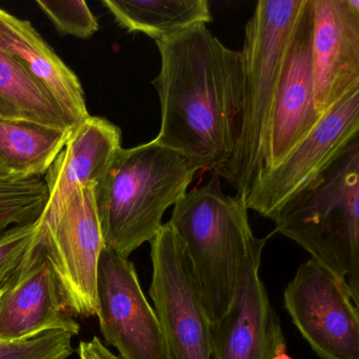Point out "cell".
I'll use <instances>...</instances> for the list:
<instances>
[{
  "instance_id": "obj_15",
  "label": "cell",
  "mask_w": 359,
  "mask_h": 359,
  "mask_svg": "<svg viewBox=\"0 0 359 359\" xmlns=\"http://www.w3.org/2000/svg\"><path fill=\"white\" fill-rule=\"evenodd\" d=\"M121 149V129L108 119L90 115L76 125L43 177L48 201L41 222L55 219L79 189L100 184Z\"/></svg>"
},
{
  "instance_id": "obj_1",
  "label": "cell",
  "mask_w": 359,
  "mask_h": 359,
  "mask_svg": "<svg viewBox=\"0 0 359 359\" xmlns=\"http://www.w3.org/2000/svg\"><path fill=\"white\" fill-rule=\"evenodd\" d=\"M161 126L154 142L196 169L214 170L232 156L241 109V52L229 49L207 25L156 41Z\"/></svg>"
},
{
  "instance_id": "obj_6",
  "label": "cell",
  "mask_w": 359,
  "mask_h": 359,
  "mask_svg": "<svg viewBox=\"0 0 359 359\" xmlns=\"http://www.w3.org/2000/svg\"><path fill=\"white\" fill-rule=\"evenodd\" d=\"M94 188L83 187L73 193L52 222L39 219L35 241L55 273L69 310L83 318L97 313L98 262L104 249Z\"/></svg>"
},
{
  "instance_id": "obj_10",
  "label": "cell",
  "mask_w": 359,
  "mask_h": 359,
  "mask_svg": "<svg viewBox=\"0 0 359 359\" xmlns=\"http://www.w3.org/2000/svg\"><path fill=\"white\" fill-rule=\"evenodd\" d=\"M96 291L100 332L121 359H168L158 319L129 258L104 247Z\"/></svg>"
},
{
  "instance_id": "obj_19",
  "label": "cell",
  "mask_w": 359,
  "mask_h": 359,
  "mask_svg": "<svg viewBox=\"0 0 359 359\" xmlns=\"http://www.w3.org/2000/svg\"><path fill=\"white\" fill-rule=\"evenodd\" d=\"M74 129L0 121V157L15 180L43 178Z\"/></svg>"
},
{
  "instance_id": "obj_12",
  "label": "cell",
  "mask_w": 359,
  "mask_h": 359,
  "mask_svg": "<svg viewBox=\"0 0 359 359\" xmlns=\"http://www.w3.org/2000/svg\"><path fill=\"white\" fill-rule=\"evenodd\" d=\"M315 107L325 116L359 89L358 0H311Z\"/></svg>"
},
{
  "instance_id": "obj_23",
  "label": "cell",
  "mask_w": 359,
  "mask_h": 359,
  "mask_svg": "<svg viewBox=\"0 0 359 359\" xmlns=\"http://www.w3.org/2000/svg\"><path fill=\"white\" fill-rule=\"evenodd\" d=\"M74 336L54 331L22 342L0 341V359H70Z\"/></svg>"
},
{
  "instance_id": "obj_2",
  "label": "cell",
  "mask_w": 359,
  "mask_h": 359,
  "mask_svg": "<svg viewBox=\"0 0 359 359\" xmlns=\"http://www.w3.org/2000/svg\"><path fill=\"white\" fill-rule=\"evenodd\" d=\"M306 0H260L245 29L237 137L232 156L215 170L245 199L264 167L273 110L290 43Z\"/></svg>"
},
{
  "instance_id": "obj_4",
  "label": "cell",
  "mask_w": 359,
  "mask_h": 359,
  "mask_svg": "<svg viewBox=\"0 0 359 359\" xmlns=\"http://www.w3.org/2000/svg\"><path fill=\"white\" fill-rule=\"evenodd\" d=\"M275 232L346 283L359 302V140L270 218Z\"/></svg>"
},
{
  "instance_id": "obj_9",
  "label": "cell",
  "mask_w": 359,
  "mask_h": 359,
  "mask_svg": "<svg viewBox=\"0 0 359 359\" xmlns=\"http://www.w3.org/2000/svg\"><path fill=\"white\" fill-rule=\"evenodd\" d=\"M358 131L357 89L327 112L278 167L258 174L245 197L248 210L270 219L285 201L323 174L358 137Z\"/></svg>"
},
{
  "instance_id": "obj_8",
  "label": "cell",
  "mask_w": 359,
  "mask_h": 359,
  "mask_svg": "<svg viewBox=\"0 0 359 359\" xmlns=\"http://www.w3.org/2000/svg\"><path fill=\"white\" fill-rule=\"evenodd\" d=\"M294 325L321 359H359V302L350 287L311 258L283 292Z\"/></svg>"
},
{
  "instance_id": "obj_17",
  "label": "cell",
  "mask_w": 359,
  "mask_h": 359,
  "mask_svg": "<svg viewBox=\"0 0 359 359\" xmlns=\"http://www.w3.org/2000/svg\"><path fill=\"white\" fill-rule=\"evenodd\" d=\"M121 28L155 43L213 20L207 0H102Z\"/></svg>"
},
{
  "instance_id": "obj_5",
  "label": "cell",
  "mask_w": 359,
  "mask_h": 359,
  "mask_svg": "<svg viewBox=\"0 0 359 359\" xmlns=\"http://www.w3.org/2000/svg\"><path fill=\"white\" fill-rule=\"evenodd\" d=\"M248 211L245 199L222 193L217 175L174 205L169 222L186 252L210 323L228 310L256 239Z\"/></svg>"
},
{
  "instance_id": "obj_26",
  "label": "cell",
  "mask_w": 359,
  "mask_h": 359,
  "mask_svg": "<svg viewBox=\"0 0 359 359\" xmlns=\"http://www.w3.org/2000/svg\"><path fill=\"white\" fill-rule=\"evenodd\" d=\"M273 359H293L289 354H287V351H283V352L277 353L275 355L274 358Z\"/></svg>"
},
{
  "instance_id": "obj_21",
  "label": "cell",
  "mask_w": 359,
  "mask_h": 359,
  "mask_svg": "<svg viewBox=\"0 0 359 359\" xmlns=\"http://www.w3.org/2000/svg\"><path fill=\"white\" fill-rule=\"evenodd\" d=\"M39 219L13 226L0 235V297L26 264L34 247Z\"/></svg>"
},
{
  "instance_id": "obj_22",
  "label": "cell",
  "mask_w": 359,
  "mask_h": 359,
  "mask_svg": "<svg viewBox=\"0 0 359 359\" xmlns=\"http://www.w3.org/2000/svg\"><path fill=\"white\" fill-rule=\"evenodd\" d=\"M36 5L62 34L85 39L93 36L100 29L97 20L87 3L81 0H39Z\"/></svg>"
},
{
  "instance_id": "obj_11",
  "label": "cell",
  "mask_w": 359,
  "mask_h": 359,
  "mask_svg": "<svg viewBox=\"0 0 359 359\" xmlns=\"http://www.w3.org/2000/svg\"><path fill=\"white\" fill-rule=\"evenodd\" d=\"M268 238L250 247L228 310L210 323L211 359H273L287 351L280 321L259 276Z\"/></svg>"
},
{
  "instance_id": "obj_14",
  "label": "cell",
  "mask_w": 359,
  "mask_h": 359,
  "mask_svg": "<svg viewBox=\"0 0 359 359\" xmlns=\"http://www.w3.org/2000/svg\"><path fill=\"white\" fill-rule=\"evenodd\" d=\"M54 331L76 337L81 325L65 302L47 256L35 241L26 264L0 297V341H26Z\"/></svg>"
},
{
  "instance_id": "obj_7",
  "label": "cell",
  "mask_w": 359,
  "mask_h": 359,
  "mask_svg": "<svg viewBox=\"0 0 359 359\" xmlns=\"http://www.w3.org/2000/svg\"><path fill=\"white\" fill-rule=\"evenodd\" d=\"M150 245V296L168 359H211L210 319L182 243L169 222Z\"/></svg>"
},
{
  "instance_id": "obj_13",
  "label": "cell",
  "mask_w": 359,
  "mask_h": 359,
  "mask_svg": "<svg viewBox=\"0 0 359 359\" xmlns=\"http://www.w3.org/2000/svg\"><path fill=\"white\" fill-rule=\"evenodd\" d=\"M312 33V7L306 0L287 51L262 171L278 167L323 118L315 107Z\"/></svg>"
},
{
  "instance_id": "obj_16",
  "label": "cell",
  "mask_w": 359,
  "mask_h": 359,
  "mask_svg": "<svg viewBox=\"0 0 359 359\" xmlns=\"http://www.w3.org/2000/svg\"><path fill=\"white\" fill-rule=\"evenodd\" d=\"M0 49L18 60L79 125L90 116L77 75L62 62L29 20L0 8Z\"/></svg>"
},
{
  "instance_id": "obj_20",
  "label": "cell",
  "mask_w": 359,
  "mask_h": 359,
  "mask_svg": "<svg viewBox=\"0 0 359 359\" xmlns=\"http://www.w3.org/2000/svg\"><path fill=\"white\" fill-rule=\"evenodd\" d=\"M48 201L43 178L0 182V235L39 219Z\"/></svg>"
},
{
  "instance_id": "obj_24",
  "label": "cell",
  "mask_w": 359,
  "mask_h": 359,
  "mask_svg": "<svg viewBox=\"0 0 359 359\" xmlns=\"http://www.w3.org/2000/svg\"><path fill=\"white\" fill-rule=\"evenodd\" d=\"M79 359H121L96 335L79 342Z\"/></svg>"
},
{
  "instance_id": "obj_25",
  "label": "cell",
  "mask_w": 359,
  "mask_h": 359,
  "mask_svg": "<svg viewBox=\"0 0 359 359\" xmlns=\"http://www.w3.org/2000/svg\"><path fill=\"white\" fill-rule=\"evenodd\" d=\"M16 182L12 174L11 170L9 169L3 158L0 157V182Z\"/></svg>"
},
{
  "instance_id": "obj_18",
  "label": "cell",
  "mask_w": 359,
  "mask_h": 359,
  "mask_svg": "<svg viewBox=\"0 0 359 359\" xmlns=\"http://www.w3.org/2000/svg\"><path fill=\"white\" fill-rule=\"evenodd\" d=\"M0 121L36 123L57 129L76 127L53 96L1 49Z\"/></svg>"
},
{
  "instance_id": "obj_3",
  "label": "cell",
  "mask_w": 359,
  "mask_h": 359,
  "mask_svg": "<svg viewBox=\"0 0 359 359\" xmlns=\"http://www.w3.org/2000/svg\"><path fill=\"white\" fill-rule=\"evenodd\" d=\"M196 167L152 142L117 152L96 184V208L104 247L129 258L163 226V214L184 196Z\"/></svg>"
}]
</instances>
